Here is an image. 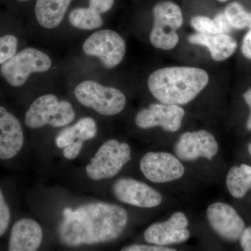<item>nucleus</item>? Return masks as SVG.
Wrapping results in <instances>:
<instances>
[{"label":"nucleus","mask_w":251,"mask_h":251,"mask_svg":"<svg viewBox=\"0 0 251 251\" xmlns=\"http://www.w3.org/2000/svg\"><path fill=\"white\" fill-rule=\"evenodd\" d=\"M14 1L18 3H25L30 1V0H14Z\"/></svg>","instance_id":"32"},{"label":"nucleus","mask_w":251,"mask_h":251,"mask_svg":"<svg viewBox=\"0 0 251 251\" xmlns=\"http://www.w3.org/2000/svg\"><path fill=\"white\" fill-rule=\"evenodd\" d=\"M122 251H175V249L167 248L163 246L142 245V244H133L122 248Z\"/></svg>","instance_id":"28"},{"label":"nucleus","mask_w":251,"mask_h":251,"mask_svg":"<svg viewBox=\"0 0 251 251\" xmlns=\"http://www.w3.org/2000/svg\"><path fill=\"white\" fill-rule=\"evenodd\" d=\"M190 44L204 46L209 50L216 62H222L230 57L237 49V42L227 34H209L196 32L188 36Z\"/></svg>","instance_id":"17"},{"label":"nucleus","mask_w":251,"mask_h":251,"mask_svg":"<svg viewBox=\"0 0 251 251\" xmlns=\"http://www.w3.org/2000/svg\"><path fill=\"white\" fill-rule=\"evenodd\" d=\"M206 217L211 228L228 242L240 239L245 229V223L232 206L223 202H215L209 206Z\"/></svg>","instance_id":"14"},{"label":"nucleus","mask_w":251,"mask_h":251,"mask_svg":"<svg viewBox=\"0 0 251 251\" xmlns=\"http://www.w3.org/2000/svg\"><path fill=\"white\" fill-rule=\"evenodd\" d=\"M83 141L77 140L62 149V153L64 158L67 160H74L80 154L81 150L83 148Z\"/></svg>","instance_id":"26"},{"label":"nucleus","mask_w":251,"mask_h":251,"mask_svg":"<svg viewBox=\"0 0 251 251\" xmlns=\"http://www.w3.org/2000/svg\"><path fill=\"white\" fill-rule=\"evenodd\" d=\"M244 100H245L246 103H247V105H249L251 110L250 115H249V119H248L247 127L248 129L251 131V88L248 90L247 92L244 93Z\"/></svg>","instance_id":"31"},{"label":"nucleus","mask_w":251,"mask_h":251,"mask_svg":"<svg viewBox=\"0 0 251 251\" xmlns=\"http://www.w3.org/2000/svg\"><path fill=\"white\" fill-rule=\"evenodd\" d=\"M217 1H220V2H225V1H227V0H217Z\"/></svg>","instance_id":"34"},{"label":"nucleus","mask_w":251,"mask_h":251,"mask_svg":"<svg viewBox=\"0 0 251 251\" xmlns=\"http://www.w3.org/2000/svg\"><path fill=\"white\" fill-rule=\"evenodd\" d=\"M25 136L18 117L0 105V159L9 160L21 151Z\"/></svg>","instance_id":"15"},{"label":"nucleus","mask_w":251,"mask_h":251,"mask_svg":"<svg viewBox=\"0 0 251 251\" xmlns=\"http://www.w3.org/2000/svg\"><path fill=\"white\" fill-rule=\"evenodd\" d=\"M226 184L234 198L244 197L251 188V166L242 164L232 167L227 174Z\"/></svg>","instance_id":"20"},{"label":"nucleus","mask_w":251,"mask_h":251,"mask_svg":"<svg viewBox=\"0 0 251 251\" xmlns=\"http://www.w3.org/2000/svg\"><path fill=\"white\" fill-rule=\"evenodd\" d=\"M207 72L201 68L170 67L161 68L150 74L149 90L162 103L186 105L207 85Z\"/></svg>","instance_id":"2"},{"label":"nucleus","mask_w":251,"mask_h":251,"mask_svg":"<svg viewBox=\"0 0 251 251\" xmlns=\"http://www.w3.org/2000/svg\"><path fill=\"white\" fill-rule=\"evenodd\" d=\"M188 220L182 212H176L164 222L151 225L144 233L145 241L150 244L166 247L186 242L191 233L188 229Z\"/></svg>","instance_id":"12"},{"label":"nucleus","mask_w":251,"mask_h":251,"mask_svg":"<svg viewBox=\"0 0 251 251\" xmlns=\"http://www.w3.org/2000/svg\"><path fill=\"white\" fill-rule=\"evenodd\" d=\"M42 227L35 220H18L13 226L9 240V251H35L43 242Z\"/></svg>","instance_id":"16"},{"label":"nucleus","mask_w":251,"mask_h":251,"mask_svg":"<svg viewBox=\"0 0 251 251\" xmlns=\"http://www.w3.org/2000/svg\"><path fill=\"white\" fill-rule=\"evenodd\" d=\"M249 153H250L251 155V143L250 144V145H249Z\"/></svg>","instance_id":"33"},{"label":"nucleus","mask_w":251,"mask_h":251,"mask_svg":"<svg viewBox=\"0 0 251 251\" xmlns=\"http://www.w3.org/2000/svg\"><path fill=\"white\" fill-rule=\"evenodd\" d=\"M114 196L120 202L140 208H153L162 202L159 193L151 186L132 178H120L112 184Z\"/></svg>","instance_id":"13"},{"label":"nucleus","mask_w":251,"mask_h":251,"mask_svg":"<svg viewBox=\"0 0 251 251\" xmlns=\"http://www.w3.org/2000/svg\"><path fill=\"white\" fill-rule=\"evenodd\" d=\"M219 151V144L214 135L205 130L186 132L180 136L175 152L180 159L193 161L198 158L212 160Z\"/></svg>","instance_id":"11"},{"label":"nucleus","mask_w":251,"mask_h":251,"mask_svg":"<svg viewBox=\"0 0 251 251\" xmlns=\"http://www.w3.org/2000/svg\"><path fill=\"white\" fill-rule=\"evenodd\" d=\"M63 216L59 237L70 247L112 242L121 235L128 222L125 208L103 202L88 203L74 210L66 208Z\"/></svg>","instance_id":"1"},{"label":"nucleus","mask_w":251,"mask_h":251,"mask_svg":"<svg viewBox=\"0 0 251 251\" xmlns=\"http://www.w3.org/2000/svg\"><path fill=\"white\" fill-rule=\"evenodd\" d=\"M19 41L14 34L0 35V66L18 52Z\"/></svg>","instance_id":"24"},{"label":"nucleus","mask_w":251,"mask_h":251,"mask_svg":"<svg viewBox=\"0 0 251 251\" xmlns=\"http://www.w3.org/2000/svg\"><path fill=\"white\" fill-rule=\"evenodd\" d=\"M131 159L129 145L117 140H107L86 166L87 176L93 181L110 179L119 174Z\"/></svg>","instance_id":"6"},{"label":"nucleus","mask_w":251,"mask_h":251,"mask_svg":"<svg viewBox=\"0 0 251 251\" xmlns=\"http://www.w3.org/2000/svg\"><path fill=\"white\" fill-rule=\"evenodd\" d=\"M74 95L81 105L93 109L103 116L118 115L126 104V98L121 90L92 80L79 83L74 90Z\"/></svg>","instance_id":"5"},{"label":"nucleus","mask_w":251,"mask_h":251,"mask_svg":"<svg viewBox=\"0 0 251 251\" xmlns=\"http://www.w3.org/2000/svg\"><path fill=\"white\" fill-rule=\"evenodd\" d=\"M140 168L145 177L153 183H167L179 179L185 168L176 157L168 152L147 153L142 158Z\"/></svg>","instance_id":"9"},{"label":"nucleus","mask_w":251,"mask_h":251,"mask_svg":"<svg viewBox=\"0 0 251 251\" xmlns=\"http://www.w3.org/2000/svg\"><path fill=\"white\" fill-rule=\"evenodd\" d=\"M224 14L233 29L251 28V12L247 11L242 4L237 1L227 5Z\"/></svg>","instance_id":"23"},{"label":"nucleus","mask_w":251,"mask_h":251,"mask_svg":"<svg viewBox=\"0 0 251 251\" xmlns=\"http://www.w3.org/2000/svg\"><path fill=\"white\" fill-rule=\"evenodd\" d=\"M72 0H36L35 16L41 27L52 29L62 23Z\"/></svg>","instance_id":"18"},{"label":"nucleus","mask_w":251,"mask_h":251,"mask_svg":"<svg viewBox=\"0 0 251 251\" xmlns=\"http://www.w3.org/2000/svg\"><path fill=\"white\" fill-rule=\"evenodd\" d=\"M191 25L198 33L209 34H229L233 29L224 12L219 13L214 19L204 16H193Z\"/></svg>","instance_id":"21"},{"label":"nucleus","mask_w":251,"mask_h":251,"mask_svg":"<svg viewBox=\"0 0 251 251\" xmlns=\"http://www.w3.org/2000/svg\"><path fill=\"white\" fill-rule=\"evenodd\" d=\"M69 21L73 27L82 30L99 29L103 24L101 14L90 7L73 9L69 15Z\"/></svg>","instance_id":"22"},{"label":"nucleus","mask_w":251,"mask_h":251,"mask_svg":"<svg viewBox=\"0 0 251 251\" xmlns=\"http://www.w3.org/2000/svg\"><path fill=\"white\" fill-rule=\"evenodd\" d=\"M240 242L243 250L251 251V227L244 229L240 237Z\"/></svg>","instance_id":"30"},{"label":"nucleus","mask_w":251,"mask_h":251,"mask_svg":"<svg viewBox=\"0 0 251 251\" xmlns=\"http://www.w3.org/2000/svg\"><path fill=\"white\" fill-rule=\"evenodd\" d=\"M153 24L150 40L156 49L169 50L179 43L177 30L183 24L182 11L177 4L163 1L153 9Z\"/></svg>","instance_id":"7"},{"label":"nucleus","mask_w":251,"mask_h":251,"mask_svg":"<svg viewBox=\"0 0 251 251\" xmlns=\"http://www.w3.org/2000/svg\"><path fill=\"white\" fill-rule=\"evenodd\" d=\"M75 112L70 102L59 100L57 96L44 94L34 100L25 115V125L30 129L46 125L61 128L75 120Z\"/></svg>","instance_id":"3"},{"label":"nucleus","mask_w":251,"mask_h":251,"mask_svg":"<svg viewBox=\"0 0 251 251\" xmlns=\"http://www.w3.org/2000/svg\"><path fill=\"white\" fill-rule=\"evenodd\" d=\"M11 214L2 191L0 188V238L4 235L9 227Z\"/></svg>","instance_id":"25"},{"label":"nucleus","mask_w":251,"mask_h":251,"mask_svg":"<svg viewBox=\"0 0 251 251\" xmlns=\"http://www.w3.org/2000/svg\"><path fill=\"white\" fill-rule=\"evenodd\" d=\"M97 122L90 117H82L74 125L64 128L57 135L55 145L57 148L63 149L77 141H87L94 139L97 134Z\"/></svg>","instance_id":"19"},{"label":"nucleus","mask_w":251,"mask_h":251,"mask_svg":"<svg viewBox=\"0 0 251 251\" xmlns=\"http://www.w3.org/2000/svg\"><path fill=\"white\" fill-rule=\"evenodd\" d=\"M52 60L45 52L28 47L18 51L0 66V75L11 87L18 88L26 83L31 74L48 72Z\"/></svg>","instance_id":"4"},{"label":"nucleus","mask_w":251,"mask_h":251,"mask_svg":"<svg viewBox=\"0 0 251 251\" xmlns=\"http://www.w3.org/2000/svg\"><path fill=\"white\" fill-rule=\"evenodd\" d=\"M89 7L100 14H105L112 9L115 0H89Z\"/></svg>","instance_id":"27"},{"label":"nucleus","mask_w":251,"mask_h":251,"mask_svg":"<svg viewBox=\"0 0 251 251\" xmlns=\"http://www.w3.org/2000/svg\"><path fill=\"white\" fill-rule=\"evenodd\" d=\"M185 110L180 105L153 103L142 109L135 117V123L142 129L160 126L166 131L176 132L181 128Z\"/></svg>","instance_id":"10"},{"label":"nucleus","mask_w":251,"mask_h":251,"mask_svg":"<svg viewBox=\"0 0 251 251\" xmlns=\"http://www.w3.org/2000/svg\"><path fill=\"white\" fill-rule=\"evenodd\" d=\"M242 52L247 59H251V28L243 39Z\"/></svg>","instance_id":"29"},{"label":"nucleus","mask_w":251,"mask_h":251,"mask_svg":"<svg viewBox=\"0 0 251 251\" xmlns=\"http://www.w3.org/2000/svg\"><path fill=\"white\" fill-rule=\"evenodd\" d=\"M82 50L86 55L97 57L108 69L117 67L122 62L126 46L120 34L112 29L94 31L84 42Z\"/></svg>","instance_id":"8"}]
</instances>
